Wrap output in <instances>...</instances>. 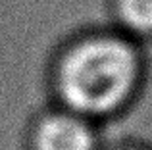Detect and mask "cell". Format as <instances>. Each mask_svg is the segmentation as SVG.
<instances>
[{
    "label": "cell",
    "mask_w": 152,
    "mask_h": 150,
    "mask_svg": "<svg viewBox=\"0 0 152 150\" xmlns=\"http://www.w3.org/2000/svg\"><path fill=\"white\" fill-rule=\"evenodd\" d=\"M137 79L135 48L112 33H89L71 41L52 66V90L58 106L91 121L121 108Z\"/></svg>",
    "instance_id": "cell-1"
},
{
    "label": "cell",
    "mask_w": 152,
    "mask_h": 150,
    "mask_svg": "<svg viewBox=\"0 0 152 150\" xmlns=\"http://www.w3.org/2000/svg\"><path fill=\"white\" fill-rule=\"evenodd\" d=\"M29 150H96L98 137L89 117L56 106L41 112L29 127Z\"/></svg>",
    "instance_id": "cell-2"
},
{
    "label": "cell",
    "mask_w": 152,
    "mask_h": 150,
    "mask_svg": "<svg viewBox=\"0 0 152 150\" xmlns=\"http://www.w3.org/2000/svg\"><path fill=\"white\" fill-rule=\"evenodd\" d=\"M115 14L125 29L152 33V0H115Z\"/></svg>",
    "instance_id": "cell-3"
}]
</instances>
